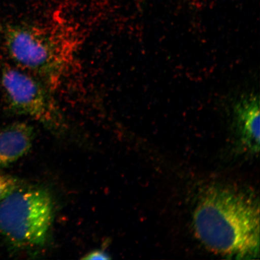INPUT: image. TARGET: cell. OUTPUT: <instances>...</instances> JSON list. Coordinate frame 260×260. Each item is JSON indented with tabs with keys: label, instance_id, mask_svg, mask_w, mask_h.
<instances>
[{
	"label": "cell",
	"instance_id": "4",
	"mask_svg": "<svg viewBox=\"0 0 260 260\" xmlns=\"http://www.w3.org/2000/svg\"><path fill=\"white\" fill-rule=\"evenodd\" d=\"M0 77L10 112L30 117L54 133L64 131L63 114L46 84L27 71L11 67L3 68Z\"/></svg>",
	"mask_w": 260,
	"mask_h": 260
},
{
	"label": "cell",
	"instance_id": "6",
	"mask_svg": "<svg viewBox=\"0 0 260 260\" xmlns=\"http://www.w3.org/2000/svg\"><path fill=\"white\" fill-rule=\"evenodd\" d=\"M237 127L246 147L254 153L259 149V100L255 94L242 96L235 107Z\"/></svg>",
	"mask_w": 260,
	"mask_h": 260
},
{
	"label": "cell",
	"instance_id": "5",
	"mask_svg": "<svg viewBox=\"0 0 260 260\" xmlns=\"http://www.w3.org/2000/svg\"><path fill=\"white\" fill-rule=\"evenodd\" d=\"M34 135V127L23 122L12 123L0 129V170L28 153Z\"/></svg>",
	"mask_w": 260,
	"mask_h": 260
},
{
	"label": "cell",
	"instance_id": "3",
	"mask_svg": "<svg viewBox=\"0 0 260 260\" xmlns=\"http://www.w3.org/2000/svg\"><path fill=\"white\" fill-rule=\"evenodd\" d=\"M53 214V200L47 191L19 187L0 203V234L18 248L44 245Z\"/></svg>",
	"mask_w": 260,
	"mask_h": 260
},
{
	"label": "cell",
	"instance_id": "7",
	"mask_svg": "<svg viewBox=\"0 0 260 260\" xmlns=\"http://www.w3.org/2000/svg\"><path fill=\"white\" fill-rule=\"evenodd\" d=\"M20 187L18 179L11 175L0 173V203Z\"/></svg>",
	"mask_w": 260,
	"mask_h": 260
},
{
	"label": "cell",
	"instance_id": "2",
	"mask_svg": "<svg viewBox=\"0 0 260 260\" xmlns=\"http://www.w3.org/2000/svg\"><path fill=\"white\" fill-rule=\"evenodd\" d=\"M2 32L6 50L19 67L48 87L60 83L74 59L73 39L62 31L34 25H6Z\"/></svg>",
	"mask_w": 260,
	"mask_h": 260
},
{
	"label": "cell",
	"instance_id": "1",
	"mask_svg": "<svg viewBox=\"0 0 260 260\" xmlns=\"http://www.w3.org/2000/svg\"><path fill=\"white\" fill-rule=\"evenodd\" d=\"M193 227L203 245L217 254L259 256V207L251 193L227 186L208 188L194 210Z\"/></svg>",
	"mask_w": 260,
	"mask_h": 260
},
{
	"label": "cell",
	"instance_id": "8",
	"mask_svg": "<svg viewBox=\"0 0 260 260\" xmlns=\"http://www.w3.org/2000/svg\"><path fill=\"white\" fill-rule=\"evenodd\" d=\"M111 258L108 253L102 250L91 251L82 258L83 259H109Z\"/></svg>",
	"mask_w": 260,
	"mask_h": 260
}]
</instances>
